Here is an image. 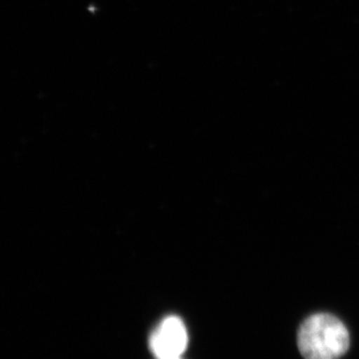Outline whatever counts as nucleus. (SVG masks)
I'll return each instance as SVG.
<instances>
[{
  "label": "nucleus",
  "instance_id": "1",
  "mask_svg": "<svg viewBox=\"0 0 359 359\" xmlns=\"http://www.w3.org/2000/svg\"><path fill=\"white\" fill-rule=\"evenodd\" d=\"M348 330L328 313H316L304 321L297 334V344L304 359H339L348 351Z\"/></svg>",
  "mask_w": 359,
  "mask_h": 359
},
{
  "label": "nucleus",
  "instance_id": "3",
  "mask_svg": "<svg viewBox=\"0 0 359 359\" xmlns=\"http://www.w3.org/2000/svg\"><path fill=\"white\" fill-rule=\"evenodd\" d=\"M168 359H182V358H168Z\"/></svg>",
  "mask_w": 359,
  "mask_h": 359
},
{
  "label": "nucleus",
  "instance_id": "2",
  "mask_svg": "<svg viewBox=\"0 0 359 359\" xmlns=\"http://www.w3.org/2000/svg\"><path fill=\"white\" fill-rule=\"evenodd\" d=\"M188 332L178 316H168L153 330L149 340L151 353L157 359L182 358L188 346Z\"/></svg>",
  "mask_w": 359,
  "mask_h": 359
}]
</instances>
